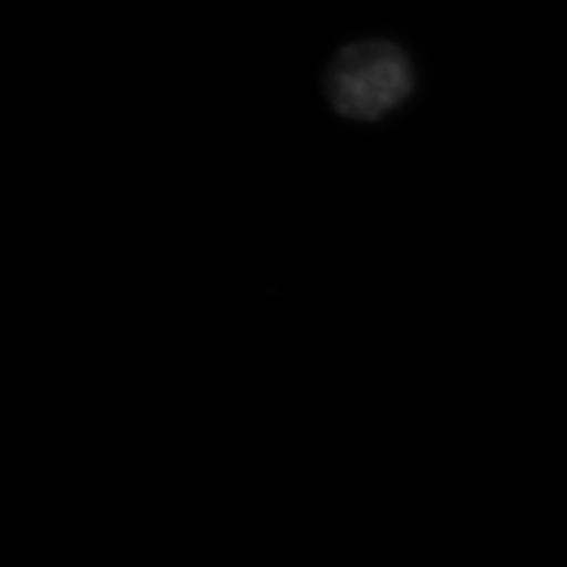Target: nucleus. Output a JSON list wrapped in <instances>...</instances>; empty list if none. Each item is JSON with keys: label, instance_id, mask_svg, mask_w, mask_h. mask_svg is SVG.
I'll list each match as a JSON object with an SVG mask.
<instances>
[{"label": "nucleus", "instance_id": "obj_1", "mask_svg": "<svg viewBox=\"0 0 567 567\" xmlns=\"http://www.w3.org/2000/svg\"><path fill=\"white\" fill-rule=\"evenodd\" d=\"M414 74L404 51L386 41L353 42L328 72V97L339 114L377 121L410 95Z\"/></svg>", "mask_w": 567, "mask_h": 567}]
</instances>
